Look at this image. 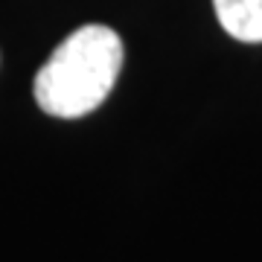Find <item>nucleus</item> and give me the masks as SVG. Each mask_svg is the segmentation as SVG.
Masks as SVG:
<instances>
[{
	"mask_svg": "<svg viewBox=\"0 0 262 262\" xmlns=\"http://www.w3.org/2000/svg\"><path fill=\"white\" fill-rule=\"evenodd\" d=\"M213 9L230 38L262 44V0H213Z\"/></svg>",
	"mask_w": 262,
	"mask_h": 262,
	"instance_id": "f03ea898",
	"label": "nucleus"
},
{
	"mask_svg": "<svg viewBox=\"0 0 262 262\" xmlns=\"http://www.w3.org/2000/svg\"><path fill=\"white\" fill-rule=\"evenodd\" d=\"M122 67V41L111 27L84 24L61 41L35 76V102L50 117L79 120L108 99Z\"/></svg>",
	"mask_w": 262,
	"mask_h": 262,
	"instance_id": "f257e3e1",
	"label": "nucleus"
}]
</instances>
